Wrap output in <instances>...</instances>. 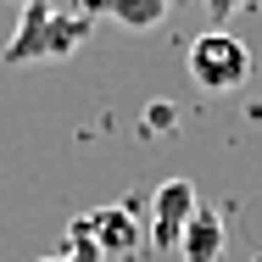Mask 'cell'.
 Masks as SVG:
<instances>
[{"label":"cell","instance_id":"cell-1","mask_svg":"<svg viewBox=\"0 0 262 262\" xmlns=\"http://www.w3.org/2000/svg\"><path fill=\"white\" fill-rule=\"evenodd\" d=\"M95 34V17L90 11H61L51 0H34V6H23V17H17V34L6 39V51L0 61L6 67H34V61H67V56L78 51L84 39Z\"/></svg>","mask_w":262,"mask_h":262},{"label":"cell","instance_id":"cell-2","mask_svg":"<svg viewBox=\"0 0 262 262\" xmlns=\"http://www.w3.org/2000/svg\"><path fill=\"white\" fill-rule=\"evenodd\" d=\"M190 78H195V90H207V95L240 90V84L251 78V51H246V39H234L229 28L195 34V39H190Z\"/></svg>","mask_w":262,"mask_h":262},{"label":"cell","instance_id":"cell-3","mask_svg":"<svg viewBox=\"0 0 262 262\" xmlns=\"http://www.w3.org/2000/svg\"><path fill=\"white\" fill-rule=\"evenodd\" d=\"M67 229H73V234H84L101 257H128V251H140V246H145L134 207H90V212H78Z\"/></svg>","mask_w":262,"mask_h":262},{"label":"cell","instance_id":"cell-4","mask_svg":"<svg viewBox=\"0 0 262 262\" xmlns=\"http://www.w3.org/2000/svg\"><path fill=\"white\" fill-rule=\"evenodd\" d=\"M195 207H201L195 184H190V179H167L157 195H151V234H145V246H157V251H179V240H184Z\"/></svg>","mask_w":262,"mask_h":262},{"label":"cell","instance_id":"cell-5","mask_svg":"<svg viewBox=\"0 0 262 262\" xmlns=\"http://www.w3.org/2000/svg\"><path fill=\"white\" fill-rule=\"evenodd\" d=\"M78 11H90V17H112L117 28H134V34H145V28L167 23L173 0H78Z\"/></svg>","mask_w":262,"mask_h":262},{"label":"cell","instance_id":"cell-6","mask_svg":"<svg viewBox=\"0 0 262 262\" xmlns=\"http://www.w3.org/2000/svg\"><path fill=\"white\" fill-rule=\"evenodd\" d=\"M223 251H229V229H223V217H217L212 207H195L184 240H179V257H184V262H223Z\"/></svg>","mask_w":262,"mask_h":262},{"label":"cell","instance_id":"cell-7","mask_svg":"<svg viewBox=\"0 0 262 262\" xmlns=\"http://www.w3.org/2000/svg\"><path fill=\"white\" fill-rule=\"evenodd\" d=\"M67 240H73V251H67V257H45V262H101V251H95L84 234H73V229H67Z\"/></svg>","mask_w":262,"mask_h":262},{"label":"cell","instance_id":"cell-8","mask_svg":"<svg viewBox=\"0 0 262 262\" xmlns=\"http://www.w3.org/2000/svg\"><path fill=\"white\" fill-rule=\"evenodd\" d=\"M201 6H207V17H212V23H217V28H223V23H229V17H234V11H246V6H251V0H201Z\"/></svg>","mask_w":262,"mask_h":262},{"label":"cell","instance_id":"cell-9","mask_svg":"<svg viewBox=\"0 0 262 262\" xmlns=\"http://www.w3.org/2000/svg\"><path fill=\"white\" fill-rule=\"evenodd\" d=\"M145 128H151V134H167V128H173V106H167V101H151V112H145Z\"/></svg>","mask_w":262,"mask_h":262},{"label":"cell","instance_id":"cell-10","mask_svg":"<svg viewBox=\"0 0 262 262\" xmlns=\"http://www.w3.org/2000/svg\"><path fill=\"white\" fill-rule=\"evenodd\" d=\"M17 6H34V0H17Z\"/></svg>","mask_w":262,"mask_h":262}]
</instances>
